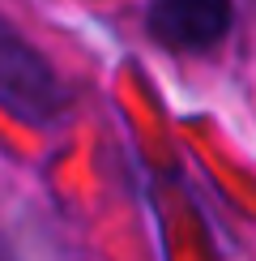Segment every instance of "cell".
I'll return each instance as SVG.
<instances>
[{
	"label": "cell",
	"instance_id": "1",
	"mask_svg": "<svg viewBox=\"0 0 256 261\" xmlns=\"http://www.w3.org/2000/svg\"><path fill=\"white\" fill-rule=\"evenodd\" d=\"M0 107L30 124H56L69 112V90L51 64L0 17Z\"/></svg>",
	"mask_w": 256,
	"mask_h": 261
},
{
	"label": "cell",
	"instance_id": "2",
	"mask_svg": "<svg viewBox=\"0 0 256 261\" xmlns=\"http://www.w3.org/2000/svg\"><path fill=\"white\" fill-rule=\"evenodd\" d=\"M235 21L231 0H154L145 13V26L154 43L171 51H205L227 39Z\"/></svg>",
	"mask_w": 256,
	"mask_h": 261
},
{
	"label": "cell",
	"instance_id": "3",
	"mask_svg": "<svg viewBox=\"0 0 256 261\" xmlns=\"http://www.w3.org/2000/svg\"><path fill=\"white\" fill-rule=\"evenodd\" d=\"M248 5H252V9H256V0H248Z\"/></svg>",
	"mask_w": 256,
	"mask_h": 261
}]
</instances>
